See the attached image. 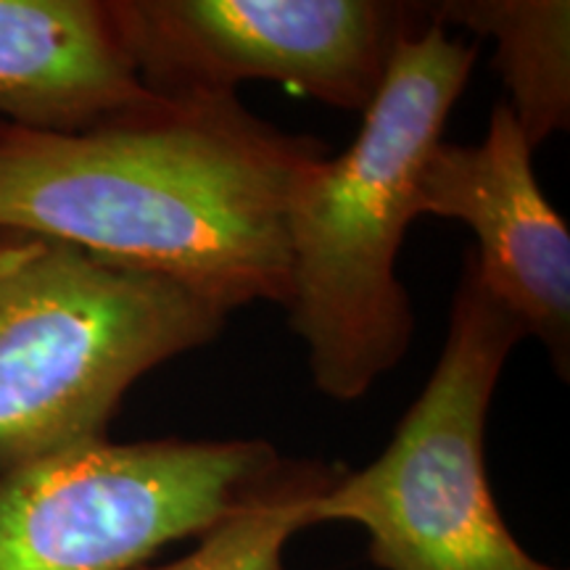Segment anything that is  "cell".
Masks as SVG:
<instances>
[{
  "mask_svg": "<svg viewBox=\"0 0 570 570\" xmlns=\"http://www.w3.org/2000/svg\"><path fill=\"white\" fill-rule=\"evenodd\" d=\"M327 146L238 96L164 101L88 132L0 122V225L185 285L227 312L288 304V209Z\"/></svg>",
  "mask_w": 570,
  "mask_h": 570,
  "instance_id": "1",
  "label": "cell"
},
{
  "mask_svg": "<svg viewBox=\"0 0 570 570\" xmlns=\"http://www.w3.org/2000/svg\"><path fill=\"white\" fill-rule=\"evenodd\" d=\"M475 59L479 48L431 19L399 40L352 146L320 161L294 194L285 309L327 399H362L412 344L399 248L417 219V177Z\"/></svg>",
  "mask_w": 570,
  "mask_h": 570,
  "instance_id": "2",
  "label": "cell"
},
{
  "mask_svg": "<svg viewBox=\"0 0 570 570\" xmlns=\"http://www.w3.org/2000/svg\"><path fill=\"white\" fill-rule=\"evenodd\" d=\"M225 323L169 277L0 225V470L109 439L127 391Z\"/></svg>",
  "mask_w": 570,
  "mask_h": 570,
  "instance_id": "3",
  "label": "cell"
},
{
  "mask_svg": "<svg viewBox=\"0 0 570 570\" xmlns=\"http://www.w3.org/2000/svg\"><path fill=\"white\" fill-rule=\"evenodd\" d=\"M525 327L465 259L441 360L381 458L341 473L312 520H348L383 570H558L512 537L487 481L483 436L499 375Z\"/></svg>",
  "mask_w": 570,
  "mask_h": 570,
  "instance_id": "4",
  "label": "cell"
},
{
  "mask_svg": "<svg viewBox=\"0 0 570 570\" xmlns=\"http://www.w3.org/2000/svg\"><path fill=\"white\" fill-rule=\"evenodd\" d=\"M281 465L267 441H90L0 470V570H135Z\"/></svg>",
  "mask_w": 570,
  "mask_h": 570,
  "instance_id": "5",
  "label": "cell"
},
{
  "mask_svg": "<svg viewBox=\"0 0 570 570\" xmlns=\"http://www.w3.org/2000/svg\"><path fill=\"white\" fill-rule=\"evenodd\" d=\"M140 82L154 96H235L267 80L365 111L420 3L381 0H114Z\"/></svg>",
  "mask_w": 570,
  "mask_h": 570,
  "instance_id": "6",
  "label": "cell"
},
{
  "mask_svg": "<svg viewBox=\"0 0 570 570\" xmlns=\"http://www.w3.org/2000/svg\"><path fill=\"white\" fill-rule=\"evenodd\" d=\"M533 146L508 101L491 111L475 146L441 138L417 177V217L465 223L479 252H470L483 288L525 336L541 338L554 370L570 367V233L541 194L531 161Z\"/></svg>",
  "mask_w": 570,
  "mask_h": 570,
  "instance_id": "7",
  "label": "cell"
},
{
  "mask_svg": "<svg viewBox=\"0 0 570 570\" xmlns=\"http://www.w3.org/2000/svg\"><path fill=\"white\" fill-rule=\"evenodd\" d=\"M114 0H0V122L88 132L156 109Z\"/></svg>",
  "mask_w": 570,
  "mask_h": 570,
  "instance_id": "8",
  "label": "cell"
},
{
  "mask_svg": "<svg viewBox=\"0 0 570 570\" xmlns=\"http://www.w3.org/2000/svg\"><path fill=\"white\" fill-rule=\"evenodd\" d=\"M441 27H468L497 40V67L510 88L520 130L533 148L566 130L570 114V56L566 0H458L425 3Z\"/></svg>",
  "mask_w": 570,
  "mask_h": 570,
  "instance_id": "9",
  "label": "cell"
},
{
  "mask_svg": "<svg viewBox=\"0 0 570 570\" xmlns=\"http://www.w3.org/2000/svg\"><path fill=\"white\" fill-rule=\"evenodd\" d=\"M344 473L317 462H283L246 491L227 515L202 533V544L167 566L135 570H285L283 550L312 525V508Z\"/></svg>",
  "mask_w": 570,
  "mask_h": 570,
  "instance_id": "10",
  "label": "cell"
}]
</instances>
